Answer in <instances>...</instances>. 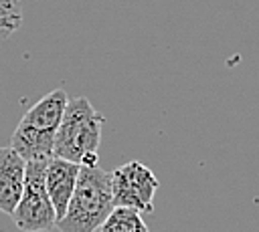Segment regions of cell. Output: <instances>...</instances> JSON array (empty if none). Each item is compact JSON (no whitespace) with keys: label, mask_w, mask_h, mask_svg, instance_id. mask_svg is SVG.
<instances>
[{"label":"cell","mask_w":259,"mask_h":232,"mask_svg":"<svg viewBox=\"0 0 259 232\" xmlns=\"http://www.w3.org/2000/svg\"><path fill=\"white\" fill-rule=\"evenodd\" d=\"M81 165L63 157H51L47 161V169H45V186H47V194L51 198V204L55 208L57 214V222L65 216L69 200L73 196L75 184H77V176H79Z\"/></svg>","instance_id":"8992f818"},{"label":"cell","mask_w":259,"mask_h":232,"mask_svg":"<svg viewBox=\"0 0 259 232\" xmlns=\"http://www.w3.org/2000/svg\"><path fill=\"white\" fill-rule=\"evenodd\" d=\"M22 24L20 0H0V40L12 36Z\"/></svg>","instance_id":"9c48e42d"},{"label":"cell","mask_w":259,"mask_h":232,"mask_svg":"<svg viewBox=\"0 0 259 232\" xmlns=\"http://www.w3.org/2000/svg\"><path fill=\"white\" fill-rule=\"evenodd\" d=\"M99 232H150L142 214L134 208L115 206L105 222L99 226Z\"/></svg>","instance_id":"ba28073f"},{"label":"cell","mask_w":259,"mask_h":232,"mask_svg":"<svg viewBox=\"0 0 259 232\" xmlns=\"http://www.w3.org/2000/svg\"><path fill=\"white\" fill-rule=\"evenodd\" d=\"M69 97L65 89H55L40 97L20 119L10 135V147L24 161H49L55 149V133L65 115Z\"/></svg>","instance_id":"6da1fadb"},{"label":"cell","mask_w":259,"mask_h":232,"mask_svg":"<svg viewBox=\"0 0 259 232\" xmlns=\"http://www.w3.org/2000/svg\"><path fill=\"white\" fill-rule=\"evenodd\" d=\"M0 42H2V40H0Z\"/></svg>","instance_id":"30bf717a"},{"label":"cell","mask_w":259,"mask_h":232,"mask_svg":"<svg viewBox=\"0 0 259 232\" xmlns=\"http://www.w3.org/2000/svg\"><path fill=\"white\" fill-rule=\"evenodd\" d=\"M113 208L111 171L99 165H81L67 212L57 228L61 232H97Z\"/></svg>","instance_id":"7a4b0ae2"},{"label":"cell","mask_w":259,"mask_h":232,"mask_svg":"<svg viewBox=\"0 0 259 232\" xmlns=\"http://www.w3.org/2000/svg\"><path fill=\"white\" fill-rule=\"evenodd\" d=\"M103 123L105 117L91 105L87 97L69 99L61 125L55 133L53 155L79 165H97Z\"/></svg>","instance_id":"3957f363"},{"label":"cell","mask_w":259,"mask_h":232,"mask_svg":"<svg viewBox=\"0 0 259 232\" xmlns=\"http://www.w3.org/2000/svg\"><path fill=\"white\" fill-rule=\"evenodd\" d=\"M158 178L142 161H127L111 171V194L115 206L134 208L140 214L154 212Z\"/></svg>","instance_id":"5b68a950"},{"label":"cell","mask_w":259,"mask_h":232,"mask_svg":"<svg viewBox=\"0 0 259 232\" xmlns=\"http://www.w3.org/2000/svg\"><path fill=\"white\" fill-rule=\"evenodd\" d=\"M26 161L8 145L0 147V212L12 214L24 188Z\"/></svg>","instance_id":"52a82bcc"},{"label":"cell","mask_w":259,"mask_h":232,"mask_svg":"<svg viewBox=\"0 0 259 232\" xmlns=\"http://www.w3.org/2000/svg\"><path fill=\"white\" fill-rule=\"evenodd\" d=\"M47 161H26L22 196L10 214L22 232H49L57 228V214L45 186Z\"/></svg>","instance_id":"277c9868"}]
</instances>
